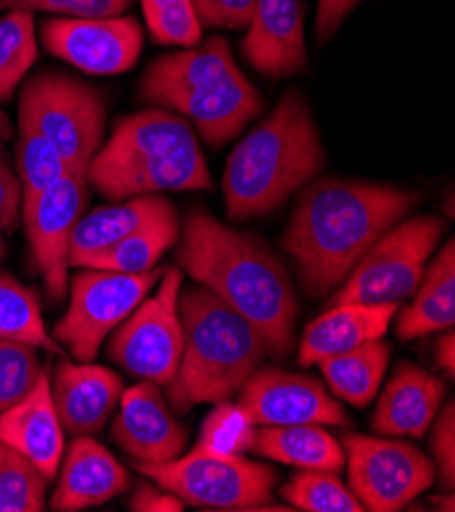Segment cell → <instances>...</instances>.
Returning a JSON list of instances; mask_svg holds the SVG:
<instances>
[{
	"instance_id": "obj_4",
	"label": "cell",
	"mask_w": 455,
	"mask_h": 512,
	"mask_svg": "<svg viewBox=\"0 0 455 512\" xmlns=\"http://www.w3.org/2000/svg\"><path fill=\"white\" fill-rule=\"evenodd\" d=\"M139 98L192 121L213 147L235 139L266 111V98L237 68L225 37L158 58L139 82Z\"/></svg>"
},
{
	"instance_id": "obj_45",
	"label": "cell",
	"mask_w": 455,
	"mask_h": 512,
	"mask_svg": "<svg viewBox=\"0 0 455 512\" xmlns=\"http://www.w3.org/2000/svg\"><path fill=\"white\" fill-rule=\"evenodd\" d=\"M5 255H7V245H5V239H3V235H0V262L5 260Z\"/></svg>"
},
{
	"instance_id": "obj_41",
	"label": "cell",
	"mask_w": 455,
	"mask_h": 512,
	"mask_svg": "<svg viewBox=\"0 0 455 512\" xmlns=\"http://www.w3.org/2000/svg\"><path fill=\"white\" fill-rule=\"evenodd\" d=\"M360 3L362 0H319L315 21L317 41L327 43Z\"/></svg>"
},
{
	"instance_id": "obj_17",
	"label": "cell",
	"mask_w": 455,
	"mask_h": 512,
	"mask_svg": "<svg viewBox=\"0 0 455 512\" xmlns=\"http://www.w3.org/2000/svg\"><path fill=\"white\" fill-rule=\"evenodd\" d=\"M243 56L260 74L288 78L307 68L302 0H256Z\"/></svg>"
},
{
	"instance_id": "obj_29",
	"label": "cell",
	"mask_w": 455,
	"mask_h": 512,
	"mask_svg": "<svg viewBox=\"0 0 455 512\" xmlns=\"http://www.w3.org/2000/svg\"><path fill=\"white\" fill-rule=\"evenodd\" d=\"M17 170L23 188L21 213L62 176L70 172L62 153L33 125L19 123L17 139Z\"/></svg>"
},
{
	"instance_id": "obj_40",
	"label": "cell",
	"mask_w": 455,
	"mask_h": 512,
	"mask_svg": "<svg viewBox=\"0 0 455 512\" xmlns=\"http://www.w3.org/2000/svg\"><path fill=\"white\" fill-rule=\"evenodd\" d=\"M184 506L186 504L166 488H156L147 482L137 484L127 500V508L133 512H180Z\"/></svg>"
},
{
	"instance_id": "obj_34",
	"label": "cell",
	"mask_w": 455,
	"mask_h": 512,
	"mask_svg": "<svg viewBox=\"0 0 455 512\" xmlns=\"http://www.w3.org/2000/svg\"><path fill=\"white\" fill-rule=\"evenodd\" d=\"M43 374L37 347L0 339V413L17 404Z\"/></svg>"
},
{
	"instance_id": "obj_37",
	"label": "cell",
	"mask_w": 455,
	"mask_h": 512,
	"mask_svg": "<svg viewBox=\"0 0 455 512\" xmlns=\"http://www.w3.org/2000/svg\"><path fill=\"white\" fill-rule=\"evenodd\" d=\"M431 433V451L435 478L443 490H453L455 484V402L449 400L435 417Z\"/></svg>"
},
{
	"instance_id": "obj_7",
	"label": "cell",
	"mask_w": 455,
	"mask_h": 512,
	"mask_svg": "<svg viewBox=\"0 0 455 512\" xmlns=\"http://www.w3.org/2000/svg\"><path fill=\"white\" fill-rule=\"evenodd\" d=\"M133 466L184 504L205 510H270L278 484L270 466L243 453H221L202 445L166 464Z\"/></svg>"
},
{
	"instance_id": "obj_44",
	"label": "cell",
	"mask_w": 455,
	"mask_h": 512,
	"mask_svg": "<svg viewBox=\"0 0 455 512\" xmlns=\"http://www.w3.org/2000/svg\"><path fill=\"white\" fill-rule=\"evenodd\" d=\"M431 502L435 504L437 510H447V512L455 510V502H453V492L451 490H445V496H433Z\"/></svg>"
},
{
	"instance_id": "obj_43",
	"label": "cell",
	"mask_w": 455,
	"mask_h": 512,
	"mask_svg": "<svg viewBox=\"0 0 455 512\" xmlns=\"http://www.w3.org/2000/svg\"><path fill=\"white\" fill-rule=\"evenodd\" d=\"M13 137V123L7 113L0 111V147H3Z\"/></svg>"
},
{
	"instance_id": "obj_13",
	"label": "cell",
	"mask_w": 455,
	"mask_h": 512,
	"mask_svg": "<svg viewBox=\"0 0 455 512\" xmlns=\"http://www.w3.org/2000/svg\"><path fill=\"white\" fill-rule=\"evenodd\" d=\"M88 186L86 170H70L21 213L35 266L54 300L68 290L70 239L86 211Z\"/></svg>"
},
{
	"instance_id": "obj_36",
	"label": "cell",
	"mask_w": 455,
	"mask_h": 512,
	"mask_svg": "<svg viewBox=\"0 0 455 512\" xmlns=\"http://www.w3.org/2000/svg\"><path fill=\"white\" fill-rule=\"evenodd\" d=\"M131 7V0H0V9L43 11L62 19H105L121 17Z\"/></svg>"
},
{
	"instance_id": "obj_16",
	"label": "cell",
	"mask_w": 455,
	"mask_h": 512,
	"mask_svg": "<svg viewBox=\"0 0 455 512\" xmlns=\"http://www.w3.org/2000/svg\"><path fill=\"white\" fill-rule=\"evenodd\" d=\"M119 402L111 437L133 462L166 464L182 455L188 433L172 415L158 384L141 380L123 390Z\"/></svg>"
},
{
	"instance_id": "obj_23",
	"label": "cell",
	"mask_w": 455,
	"mask_h": 512,
	"mask_svg": "<svg viewBox=\"0 0 455 512\" xmlns=\"http://www.w3.org/2000/svg\"><path fill=\"white\" fill-rule=\"evenodd\" d=\"M172 219H178L174 204L160 194L135 196L121 200L113 207H100L84 213L70 239V260L109 247L149 225Z\"/></svg>"
},
{
	"instance_id": "obj_21",
	"label": "cell",
	"mask_w": 455,
	"mask_h": 512,
	"mask_svg": "<svg viewBox=\"0 0 455 512\" xmlns=\"http://www.w3.org/2000/svg\"><path fill=\"white\" fill-rule=\"evenodd\" d=\"M447 394L445 382L415 366L400 364L378 398L372 429L384 437H423Z\"/></svg>"
},
{
	"instance_id": "obj_35",
	"label": "cell",
	"mask_w": 455,
	"mask_h": 512,
	"mask_svg": "<svg viewBox=\"0 0 455 512\" xmlns=\"http://www.w3.org/2000/svg\"><path fill=\"white\" fill-rule=\"evenodd\" d=\"M256 425H251L243 408L229 400L217 402L215 411L205 419L200 429L198 445L221 453L251 451Z\"/></svg>"
},
{
	"instance_id": "obj_32",
	"label": "cell",
	"mask_w": 455,
	"mask_h": 512,
	"mask_svg": "<svg viewBox=\"0 0 455 512\" xmlns=\"http://www.w3.org/2000/svg\"><path fill=\"white\" fill-rule=\"evenodd\" d=\"M47 482L25 455L0 443V512L45 510Z\"/></svg>"
},
{
	"instance_id": "obj_12",
	"label": "cell",
	"mask_w": 455,
	"mask_h": 512,
	"mask_svg": "<svg viewBox=\"0 0 455 512\" xmlns=\"http://www.w3.org/2000/svg\"><path fill=\"white\" fill-rule=\"evenodd\" d=\"M341 447L349 490L366 510H402L435 482L431 459L407 441L349 433Z\"/></svg>"
},
{
	"instance_id": "obj_9",
	"label": "cell",
	"mask_w": 455,
	"mask_h": 512,
	"mask_svg": "<svg viewBox=\"0 0 455 512\" xmlns=\"http://www.w3.org/2000/svg\"><path fill=\"white\" fill-rule=\"evenodd\" d=\"M445 229V221L435 215L404 217L362 255L333 304L400 302L415 294Z\"/></svg>"
},
{
	"instance_id": "obj_3",
	"label": "cell",
	"mask_w": 455,
	"mask_h": 512,
	"mask_svg": "<svg viewBox=\"0 0 455 512\" xmlns=\"http://www.w3.org/2000/svg\"><path fill=\"white\" fill-rule=\"evenodd\" d=\"M327 164L325 145L307 96L286 90L278 105L231 151L223 174L227 215L233 221L262 219Z\"/></svg>"
},
{
	"instance_id": "obj_1",
	"label": "cell",
	"mask_w": 455,
	"mask_h": 512,
	"mask_svg": "<svg viewBox=\"0 0 455 512\" xmlns=\"http://www.w3.org/2000/svg\"><path fill=\"white\" fill-rule=\"evenodd\" d=\"M421 200L415 190L335 176L302 186L280 239L302 292L323 298L339 288L362 255Z\"/></svg>"
},
{
	"instance_id": "obj_42",
	"label": "cell",
	"mask_w": 455,
	"mask_h": 512,
	"mask_svg": "<svg viewBox=\"0 0 455 512\" xmlns=\"http://www.w3.org/2000/svg\"><path fill=\"white\" fill-rule=\"evenodd\" d=\"M435 357H437L441 370H445L447 378H453L455 376V333L451 329L447 331V335H443L439 339Z\"/></svg>"
},
{
	"instance_id": "obj_19",
	"label": "cell",
	"mask_w": 455,
	"mask_h": 512,
	"mask_svg": "<svg viewBox=\"0 0 455 512\" xmlns=\"http://www.w3.org/2000/svg\"><path fill=\"white\" fill-rule=\"evenodd\" d=\"M0 443L25 455L47 480L58 476L64 455V429L47 372L17 404L0 413Z\"/></svg>"
},
{
	"instance_id": "obj_25",
	"label": "cell",
	"mask_w": 455,
	"mask_h": 512,
	"mask_svg": "<svg viewBox=\"0 0 455 512\" xmlns=\"http://www.w3.org/2000/svg\"><path fill=\"white\" fill-rule=\"evenodd\" d=\"M251 451L298 470L339 472L345 466L341 443L321 425L256 427Z\"/></svg>"
},
{
	"instance_id": "obj_10",
	"label": "cell",
	"mask_w": 455,
	"mask_h": 512,
	"mask_svg": "<svg viewBox=\"0 0 455 512\" xmlns=\"http://www.w3.org/2000/svg\"><path fill=\"white\" fill-rule=\"evenodd\" d=\"M162 274L164 268L143 274L86 268L76 274L70 284L68 313L56 323L54 339L68 347L78 362H94L100 345L137 309Z\"/></svg>"
},
{
	"instance_id": "obj_31",
	"label": "cell",
	"mask_w": 455,
	"mask_h": 512,
	"mask_svg": "<svg viewBox=\"0 0 455 512\" xmlns=\"http://www.w3.org/2000/svg\"><path fill=\"white\" fill-rule=\"evenodd\" d=\"M282 498L307 512H364V504L327 470H300L280 490Z\"/></svg>"
},
{
	"instance_id": "obj_5",
	"label": "cell",
	"mask_w": 455,
	"mask_h": 512,
	"mask_svg": "<svg viewBox=\"0 0 455 512\" xmlns=\"http://www.w3.org/2000/svg\"><path fill=\"white\" fill-rule=\"evenodd\" d=\"M88 184L109 200L211 190L213 180L192 125L168 109H147L123 119L96 151Z\"/></svg>"
},
{
	"instance_id": "obj_22",
	"label": "cell",
	"mask_w": 455,
	"mask_h": 512,
	"mask_svg": "<svg viewBox=\"0 0 455 512\" xmlns=\"http://www.w3.org/2000/svg\"><path fill=\"white\" fill-rule=\"evenodd\" d=\"M398 313V302H341L315 319L300 337L298 364L309 368L325 357L382 339Z\"/></svg>"
},
{
	"instance_id": "obj_39",
	"label": "cell",
	"mask_w": 455,
	"mask_h": 512,
	"mask_svg": "<svg viewBox=\"0 0 455 512\" xmlns=\"http://www.w3.org/2000/svg\"><path fill=\"white\" fill-rule=\"evenodd\" d=\"M23 188L21 180L9 164L5 153H0V229L15 231L21 223Z\"/></svg>"
},
{
	"instance_id": "obj_20",
	"label": "cell",
	"mask_w": 455,
	"mask_h": 512,
	"mask_svg": "<svg viewBox=\"0 0 455 512\" xmlns=\"http://www.w3.org/2000/svg\"><path fill=\"white\" fill-rule=\"evenodd\" d=\"M58 486L49 506L58 512H78L105 504L129 488V474L117 457L90 435L74 437L62 455Z\"/></svg>"
},
{
	"instance_id": "obj_28",
	"label": "cell",
	"mask_w": 455,
	"mask_h": 512,
	"mask_svg": "<svg viewBox=\"0 0 455 512\" xmlns=\"http://www.w3.org/2000/svg\"><path fill=\"white\" fill-rule=\"evenodd\" d=\"M0 339L21 341L64 355L60 343L45 329L37 294L7 272H0Z\"/></svg>"
},
{
	"instance_id": "obj_30",
	"label": "cell",
	"mask_w": 455,
	"mask_h": 512,
	"mask_svg": "<svg viewBox=\"0 0 455 512\" xmlns=\"http://www.w3.org/2000/svg\"><path fill=\"white\" fill-rule=\"evenodd\" d=\"M39 56L35 17L25 9H9L0 17V100L9 102Z\"/></svg>"
},
{
	"instance_id": "obj_33",
	"label": "cell",
	"mask_w": 455,
	"mask_h": 512,
	"mask_svg": "<svg viewBox=\"0 0 455 512\" xmlns=\"http://www.w3.org/2000/svg\"><path fill=\"white\" fill-rule=\"evenodd\" d=\"M147 29L162 45H198L202 27L192 0H139Z\"/></svg>"
},
{
	"instance_id": "obj_14",
	"label": "cell",
	"mask_w": 455,
	"mask_h": 512,
	"mask_svg": "<svg viewBox=\"0 0 455 512\" xmlns=\"http://www.w3.org/2000/svg\"><path fill=\"white\" fill-rule=\"evenodd\" d=\"M237 394V404L256 427H351L343 406L313 376L260 366Z\"/></svg>"
},
{
	"instance_id": "obj_38",
	"label": "cell",
	"mask_w": 455,
	"mask_h": 512,
	"mask_svg": "<svg viewBox=\"0 0 455 512\" xmlns=\"http://www.w3.org/2000/svg\"><path fill=\"white\" fill-rule=\"evenodd\" d=\"M200 27L241 31L249 27L256 0H192Z\"/></svg>"
},
{
	"instance_id": "obj_2",
	"label": "cell",
	"mask_w": 455,
	"mask_h": 512,
	"mask_svg": "<svg viewBox=\"0 0 455 512\" xmlns=\"http://www.w3.org/2000/svg\"><path fill=\"white\" fill-rule=\"evenodd\" d=\"M178 237L176 262L182 270L254 325L272 355H288L294 349L298 300L272 247L205 209L186 215Z\"/></svg>"
},
{
	"instance_id": "obj_8",
	"label": "cell",
	"mask_w": 455,
	"mask_h": 512,
	"mask_svg": "<svg viewBox=\"0 0 455 512\" xmlns=\"http://www.w3.org/2000/svg\"><path fill=\"white\" fill-rule=\"evenodd\" d=\"M19 123L52 141L70 170H88L105 139V98L76 76L39 72L21 88Z\"/></svg>"
},
{
	"instance_id": "obj_15",
	"label": "cell",
	"mask_w": 455,
	"mask_h": 512,
	"mask_svg": "<svg viewBox=\"0 0 455 512\" xmlns=\"http://www.w3.org/2000/svg\"><path fill=\"white\" fill-rule=\"evenodd\" d=\"M41 41L49 54L94 76L131 70L143 49V29L135 17L47 19Z\"/></svg>"
},
{
	"instance_id": "obj_18",
	"label": "cell",
	"mask_w": 455,
	"mask_h": 512,
	"mask_svg": "<svg viewBox=\"0 0 455 512\" xmlns=\"http://www.w3.org/2000/svg\"><path fill=\"white\" fill-rule=\"evenodd\" d=\"M125 386L109 368L60 362L52 380V398L64 433L94 435L105 429Z\"/></svg>"
},
{
	"instance_id": "obj_26",
	"label": "cell",
	"mask_w": 455,
	"mask_h": 512,
	"mask_svg": "<svg viewBox=\"0 0 455 512\" xmlns=\"http://www.w3.org/2000/svg\"><path fill=\"white\" fill-rule=\"evenodd\" d=\"M392 355L390 343L384 339L368 341L356 349L325 357L319 368L329 384L331 394L351 406H368L386 374Z\"/></svg>"
},
{
	"instance_id": "obj_24",
	"label": "cell",
	"mask_w": 455,
	"mask_h": 512,
	"mask_svg": "<svg viewBox=\"0 0 455 512\" xmlns=\"http://www.w3.org/2000/svg\"><path fill=\"white\" fill-rule=\"evenodd\" d=\"M455 323V241L453 237L439 249L425 270L415 300L398 317L396 335L411 341L435 331L451 329Z\"/></svg>"
},
{
	"instance_id": "obj_27",
	"label": "cell",
	"mask_w": 455,
	"mask_h": 512,
	"mask_svg": "<svg viewBox=\"0 0 455 512\" xmlns=\"http://www.w3.org/2000/svg\"><path fill=\"white\" fill-rule=\"evenodd\" d=\"M180 235V219L149 225L109 247L96 249L70 260V268L111 270L121 274H143L154 270L162 255L174 247Z\"/></svg>"
},
{
	"instance_id": "obj_11",
	"label": "cell",
	"mask_w": 455,
	"mask_h": 512,
	"mask_svg": "<svg viewBox=\"0 0 455 512\" xmlns=\"http://www.w3.org/2000/svg\"><path fill=\"white\" fill-rule=\"evenodd\" d=\"M182 272L164 268L160 288L113 331L109 355L125 372L166 386L178 372L184 349V327L178 313Z\"/></svg>"
},
{
	"instance_id": "obj_6",
	"label": "cell",
	"mask_w": 455,
	"mask_h": 512,
	"mask_svg": "<svg viewBox=\"0 0 455 512\" xmlns=\"http://www.w3.org/2000/svg\"><path fill=\"white\" fill-rule=\"evenodd\" d=\"M178 313L184 349L176 376L166 384L176 413L217 404L237 394L270 353L247 319L205 286L180 290Z\"/></svg>"
}]
</instances>
